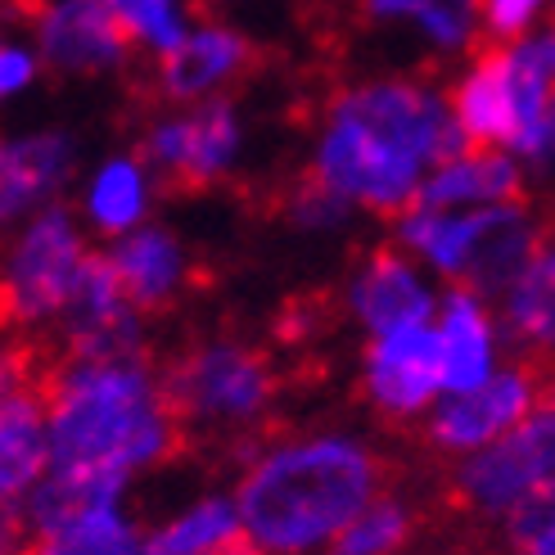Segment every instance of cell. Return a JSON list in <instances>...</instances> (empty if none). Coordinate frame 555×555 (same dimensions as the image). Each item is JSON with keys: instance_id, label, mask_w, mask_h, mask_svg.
Returning a JSON list of instances; mask_svg holds the SVG:
<instances>
[{"instance_id": "cell-19", "label": "cell", "mask_w": 555, "mask_h": 555, "mask_svg": "<svg viewBox=\"0 0 555 555\" xmlns=\"http://www.w3.org/2000/svg\"><path fill=\"white\" fill-rule=\"evenodd\" d=\"M108 262L118 267L122 275V289L135 302V312H163L172 308L185 275H190V258H185V244L168 231V227H135L127 235H118L114 254Z\"/></svg>"}, {"instance_id": "cell-23", "label": "cell", "mask_w": 555, "mask_h": 555, "mask_svg": "<svg viewBox=\"0 0 555 555\" xmlns=\"http://www.w3.org/2000/svg\"><path fill=\"white\" fill-rule=\"evenodd\" d=\"M506 330L511 344L529 348V357L555 352V212L542 221V240L529 271L506 294Z\"/></svg>"}, {"instance_id": "cell-22", "label": "cell", "mask_w": 555, "mask_h": 555, "mask_svg": "<svg viewBox=\"0 0 555 555\" xmlns=\"http://www.w3.org/2000/svg\"><path fill=\"white\" fill-rule=\"evenodd\" d=\"M442 388L469 393L492 379V325L469 289H452L442 302Z\"/></svg>"}, {"instance_id": "cell-34", "label": "cell", "mask_w": 555, "mask_h": 555, "mask_svg": "<svg viewBox=\"0 0 555 555\" xmlns=\"http://www.w3.org/2000/svg\"><path fill=\"white\" fill-rule=\"evenodd\" d=\"M533 555H555V533H551V538H546V542H542Z\"/></svg>"}, {"instance_id": "cell-35", "label": "cell", "mask_w": 555, "mask_h": 555, "mask_svg": "<svg viewBox=\"0 0 555 555\" xmlns=\"http://www.w3.org/2000/svg\"><path fill=\"white\" fill-rule=\"evenodd\" d=\"M456 555H492V551H456Z\"/></svg>"}, {"instance_id": "cell-13", "label": "cell", "mask_w": 555, "mask_h": 555, "mask_svg": "<svg viewBox=\"0 0 555 555\" xmlns=\"http://www.w3.org/2000/svg\"><path fill=\"white\" fill-rule=\"evenodd\" d=\"M362 388L379 415L388 421H411L421 415L442 388V335L429 325L384 335L366 348Z\"/></svg>"}, {"instance_id": "cell-14", "label": "cell", "mask_w": 555, "mask_h": 555, "mask_svg": "<svg viewBox=\"0 0 555 555\" xmlns=\"http://www.w3.org/2000/svg\"><path fill=\"white\" fill-rule=\"evenodd\" d=\"M77 168V145L64 131L0 135V231L41 212L68 185Z\"/></svg>"}, {"instance_id": "cell-5", "label": "cell", "mask_w": 555, "mask_h": 555, "mask_svg": "<svg viewBox=\"0 0 555 555\" xmlns=\"http://www.w3.org/2000/svg\"><path fill=\"white\" fill-rule=\"evenodd\" d=\"M77 217L64 204H46L27 217L0 258V335H23L41 321H60L87 267Z\"/></svg>"}, {"instance_id": "cell-27", "label": "cell", "mask_w": 555, "mask_h": 555, "mask_svg": "<svg viewBox=\"0 0 555 555\" xmlns=\"http://www.w3.org/2000/svg\"><path fill=\"white\" fill-rule=\"evenodd\" d=\"M415 533V511L393 492H379L348 529L330 542V555H393Z\"/></svg>"}, {"instance_id": "cell-4", "label": "cell", "mask_w": 555, "mask_h": 555, "mask_svg": "<svg viewBox=\"0 0 555 555\" xmlns=\"http://www.w3.org/2000/svg\"><path fill=\"white\" fill-rule=\"evenodd\" d=\"M163 402L190 442H221L240 461H254L267 442V421L281 393V366L244 339H204L181 348L158 371Z\"/></svg>"}, {"instance_id": "cell-15", "label": "cell", "mask_w": 555, "mask_h": 555, "mask_svg": "<svg viewBox=\"0 0 555 555\" xmlns=\"http://www.w3.org/2000/svg\"><path fill=\"white\" fill-rule=\"evenodd\" d=\"M348 302H352L357 321H362L375 339L402 335V330H415V325H429V312H434L429 289L421 285L415 267L398 254L393 244H379L366 254V262L352 275Z\"/></svg>"}, {"instance_id": "cell-3", "label": "cell", "mask_w": 555, "mask_h": 555, "mask_svg": "<svg viewBox=\"0 0 555 555\" xmlns=\"http://www.w3.org/2000/svg\"><path fill=\"white\" fill-rule=\"evenodd\" d=\"M384 479L388 461L357 438H289L248 461L235 511L262 555H302L335 542L384 492Z\"/></svg>"}, {"instance_id": "cell-2", "label": "cell", "mask_w": 555, "mask_h": 555, "mask_svg": "<svg viewBox=\"0 0 555 555\" xmlns=\"http://www.w3.org/2000/svg\"><path fill=\"white\" fill-rule=\"evenodd\" d=\"M50 469L127 479L185 452V434L163 402L150 357L127 362H68L50 357L41 384Z\"/></svg>"}, {"instance_id": "cell-31", "label": "cell", "mask_w": 555, "mask_h": 555, "mask_svg": "<svg viewBox=\"0 0 555 555\" xmlns=\"http://www.w3.org/2000/svg\"><path fill=\"white\" fill-rule=\"evenodd\" d=\"M546 0H483V46H515L542 14Z\"/></svg>"}, {"instance_id": "cell-18", "label": "cell", "mask_w": 555, "mask_h": 555, "mask_svg": "<svg viewBox=\"0 0 555 555\" xmlns=\"http://www.w3.org/2000/svg\"><path fill=\"white\" fill-rule=\"evenodd\" d=\"M502 204H524L519 163L496 150H469L434 168L411 208L456 212V208H502Z\"/></svg>"}, {"instance_id": "cell-12", "label": "cell", "mask_w": 555, "mask_h": 555, "mask_svg": "<svg viewBox=\"0 0 555 555\" xmlns=\"http://www.w3.org/2000/svg\"><path fill=\"white\" fill-rule=\"evenodd\" d=\"M538 406V375L533 366H506L502 375H492L488 384L469 388V393H452L442 402L429 425H425V442L438 452H469L496 442L502 434H511L515 425H524Z\"/></svg>"}, {"instance_id": "cell-11", "label": "cell", "mask_w": 555, "mask_h": 555, "mask_svg": "<svg viewBox=\"0 0 555 555\" xmlns=\"http://www.w3.org/2000/svg\"><path fill=\"white\" fill-rule=\"evenodd\" d=\"M538 240H542V227L524 212V204L465 212L461 254L452 267L456 289H469L475 298L511 294L519 285V275L529 271V262L538 254Z\"/></svg>"}, {"instance_id": "cell-28", "label": "cell", "mask_w": 555, "mask_h": 555, "mask_svg": "<svg viewBox=\"0 0 555 555\" xmlns=\"http://www.w3.org/2000/svg\"><path fill=\"white\" fill-rule=\"evenodd\" d=\"M281 204H285V217L294 221V227L302 231H330V227H339V221L348 217V199L339 190H330L312 168L308 172H298L285 194H281Z\"/></svg>"}, {"instance_id": "cell-26", "label": "cell", "mask_w": 555, "mask_h": 555, "mask_svg": "<svg viewBox=\"0 0 555 555\" xmlns=\"http://www.w3.org/2000/svg\"><path fill=\"white\" fill-rule=\"evenodd\" d=\"M118 14V23L127 27V37L135 50H145L150 60H163V54H172L185 37L199 10H194V0H108Z\"/></svg>"}, {"instance_id": "cell-9", "label": "cell", "mask_w": 555, "mask_h": 555, "mask_svg": "<svg viewBox=\"0 0 555 555\" xmlns=\"http://www.w3.org/2000/svg\"><path fill=\"white\" fill-rule=\"evenodd\" d=\"M54 357L68 362H127L145 357V325L135 302L122 289L118 267L108 254H91L77 275L68 308L60 312V335L50 344Z\"/></svg>"}, {"instance_id": "cell-33", "label": "cell", "mask_w": 555, "mask_h": 555, "mask_svg": "<svg viewBox=\"0 0 555 555\" xmlns=\"http://www.w3.org/2000/svg\"><path fill=\"white\" fill-rule=\"evenodd\" d=\"M37 5H41V0H0V23H14V18H27V23H33V14H37Z\"/></svg>"}, {"instance_id": "cell-32", "label": "cell", "mask_w": 555, "mask_h": 555, "mask_svg": "<svg viewBox=\"0 0 555 555\" xmlns=\"http://www.w3.org/2000/svg\"><path fill=\"white\" fill-rule=\"evenodd\" d=\"M27 551H33L27 502H0V555H27Z\"/></svg>"}, {"instance_id": "cell-25", "label": "cell", "mask_w": 555, "mask_h": 555, "mask_svg": "<svg viewBox=\"0 0 555 555\" xmlns=\"http://www.w3.org/2000/svg\"><path fill=\"white\" fill-rule=\"evenodd\" d=\"M27 555H145V538L135 533L122 506H100L50 533H37Z\"/></svg>"}, {"instance_id": "cell-24", "label": "cell", "mask_w": 555, "mask_h": 555, "mask_svg": "<svg viewBox=\"0 0 555 555\" xmlns=\"http://www.w3.org/2000/svg\"><path fill=\"white\" fill-rule=\"evenodd\" d=\"M154 199V172L141 158H108L87 185V217L104 235H127L145 227V212Z\"/></svg>"}, {"instance_id": "cell-6", "label": "cell", "mask_w": 555, "mask_h": 555, "mask_svg": "<svg viewBox=\"0 0 555 555\" xmlns=\"http://www.w3.org/2000/svg\"><path fill=\"white\" fill-rule=\"evenodd\" d=\"M244 150V122L231 95L163 108L141 135V158L154 181L172 194H204L235 172Z\"/></svg>"}, {"instance_id": "cell-21", "label": "cell", "mask_w": 555, "mask_h": 555, "mask_svg": "<svg viewBox=\"0 0 555 555\" xmlns=\"http://www.w3.org/2000/svg\"><path fill=\"white\" fill-rule=\"evenodd\" d=\"M145 555H262L227 496H204L145 538Z\"/></svg>"}, {"instance_id": "cell-17", "label": "cell", "mask_w": 555, "mask_h": 555, "mask_svg": "<svg viewBox=\"0 0 555 555\" xmlns=\"http://www.w3.org/2000/svg\"><path fill=\"white\" fill-rule=\"evenodd\" d=\"M357 27H411L434 54H465L483 41V0H352Z\"/></svg>"}, {"instance_id": "cell-7", "label": "cell", "mask_w": 555, "mask_h": 555, "mask_svg": "<svg viewBox=\"0 0 555 555\" xmlns=\"http://www.w3.org/2000/svg\"><path fill=\"white\" fill-rule=\"evenodd\" d=\"M546 475H555V406H533L524 425L448 475V502L461 515H502Z\"/></svg>"}, {"instance_id": "cell-16", "label": "cell", "mask_w": 555, "mask_h": 555, "mask_svg": "<svg viewBox=\"0 0 555 555\" xmlns=\"http://www.w3.org/2000/svg\"><path fill=\"white\" fill-rule=\"evenodd\" d=\"M456 127L469 150H511L515 145V91H511V46H479L469 68L448 95Z\"/></svg>"}, {"instance_id": "cell-10", "label": "cell", "mask_w": 555, "mask_h": 555, "mask_svg": "<svg viewBox=\"0 0 555 555\" xmlns=\"http://www.w3.org/2000/svg\"><path fill=\"white\" fill-rule=\"evenodd\" d=\"M37 54L60 77H104L131 60V37L108 0H41L33 14Z\"/></svg>"}, {"instance_id": "cell-30", "label": "cell", "mask_w": 555, "mask_h": 555, "mask_svg": "<svg viewBox=\"0 0 555 555\" xmlns=\"http://www.w3.org/2000/svg\"><path fill=\"white\" fill-rule=\"evenodd\" d=\"M41 68H46V64H41L37 46L18 41V37L10 33V18L0 23V104L14 100V95H23V91L37 81Z\"/></svg>"}, {"instance_id": "cell-8", "label": "cell", "mask_w": 555, "mask_h": 555, "mask_svg": "<svg viewBox=\"0 0 555 555\" xmlns=\"http://www.w3.org/2000/svg\"><path fill=\"white\" fill-rule=\"evenodd\" d=\"M258 64H262V50L254 37L240 33L235 23L199 14L190 27V37L172 54L150 60V100L163 108L221 100L227 91H235L240 81L254 77Z\"/></svg>"}, {"instance_id": "cell-1", "label": "cell", "mask_w": 555, "mask_h": 555, "mask_svg": "<svg viewBox=\"0 0 555 555\" xmlns=\"http://www.w3.org/2000/svg\"><path fill=\"white\" fill-rule=\"evenodd\" d=\"M469 154L452 104L425 77H366L330 91L308 168L348 204L398 217L429 168Z\"/></svg>"}, {"instance_id": "cell-20", "label": "cell", "mask_w": 555, "mask_h": 555, "mask_svg": "<svg viewBox=\"0 0 555 555\" xmlns=\"http://www.w3.org/2000/svg\"><path fill=\"white\" fill-rule=\"evenodd\" d=\"M50 469L41 388L0 393V502H27Z\"/></svg>"}, {"instance_id": "cell-29", "label": "cell", "mask_w": 555, "mask_h": 555, "mask_svg": "<svg viewBox=\"0 0 555 555\" xmlns=\"http://www.w3.org/2000/svg\"><path fill=\"white\" fill-rule=\"evenodd\" d=\"M551 533H555V475L533 483L506 511V542L515 555H533Z\"/></svg>"}]
</instances>
